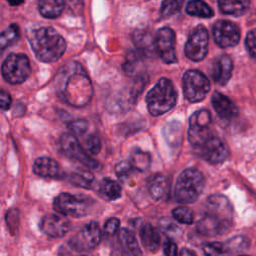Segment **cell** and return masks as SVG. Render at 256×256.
Listing matches in <instances>:
<instances>
[{"label":"cell","mask_w":256,"mask_h":256,"mask_svg":"<svg viewBox=\"0 0 256 256\" xmlns=\"http://www.w3.org/2000/svg\"><path fill=\"white\" fill-rule=\"evenodd\" d=\"M54 85L58 96L73 107L87 105L93 96L91 80L83 66L76 61H70L59 68Z\"/></svg>","instance_id":"obj_1"},{"label":"cell","mask_w":256,"mask_h":256,"mask_svg":"<svg viewBox=\"0 0 256 256\" xmlns=\"http://www.w3.org/2000/svg\"><path fill=\"white\" fill-rule=\"evenodd\" d=\"M233 223V209L229 200L222 195L207 198L204 209L197 222V230L208 237L224 234Z\"/></svg>","instance_id":"obj_2"},{"label":"cell","mask_w":256,"mask_h":256,"mask_svg":"<svg viewBox=\"0 0 256 256\" xmlns=\"http://www.w3.org/2000/svg\"><path fill=\"white\" fill-rule=\"evenodd\" d=\"M29 42L36 57L46 63L56 62L66 50L64 38L51 27H40L30 32Z\"/></svg>","instance_id":"obj_3"},{"label":"cell","mask_w":256,"mask_h":256,"mask_svg":"<svg viewBox=\"0 0 256 256\" xmlns=\"http://www.w3.org/2000/svg\"><path fill=\"white\" fill-rule=\"evenodd\" d=\"M177 101V92L171 80L161 78L146 95L148 111L152 116L162 115L171 110Z\"/></svg>","instance_id":"obj_4"},{"label":"cell","mask_w":256,"mask_h":256,"mask_svg":"<svg viewBox=\"0 0 256 256\" xmlns=\"http://www.w3.org/2000/svg\"><path fill=\"white\" fill-rule=\"evenodd\" d=\"M203 174L195 168H187L178 176L175 185V199L181 204L195 202L203 191Z\"/></svg>","instance_id":"obj_5"},{"label":"cell","mask_w":256,"mask_h":256,"mask_svg":"<svg viewBox=\"0 0 256 256\" xmlns=\"http://www.w3.org/2000/svg\"><path fill=\"white\" fill-rule=\"evenodd\" d=\"M2 76L10 84L24 82L31 73L29 59L24 54H10L2 64Z\"/></svg>","instance_id":"obj_6"},{"label":"cell","mask_w":256,"mask_h":256,"mask_svg":"<svg viewBox=\"0 0 256 256\" xmlns=\"http://www.w3.org/2000/svg\"><path fill=\"white\" fill-rule=\"evenodd\" d=\"M210 90L208 78L198 70H188L183 75V92L189 102L202 101Z\"/></svg>","instance_id":"obj_7"},{"label":"cell","mask_w":256,"mask_h":256,"mask_svg":"<svg viewBox=\"0 0 256 256\" xmlns=\"http://www.w3.org/2000/svg\"><path fill=\"white\" fill-rule=\"evenodd\" d=\"M211 114L206 109H201L194 112L189 119L188 140L195 148L203 143L212 132L210 130Z\"/></svg>","instance_id":"obj_8"},{"label":"cell","mask_w":256,"mask_h":256,"mask_svg":"<svg viewBox=\"0 0 256 256\" xmlns=\"http://www.w3.org/2000/svg\"><path fill=\"white\" fill-rule=\"evenodd\" d=\"M59 148L64 155L82 163L90 169L98 170L101 168V164L88 156V154H86L84 149L79 144L76 137L70 133H64L60 136Z\"/></svg>","instance_id":"obj_9"},{"label":"cell","mask_w":256,"mask_h":256,"mask_svg":"<svg viewBox=\"0 0 256 256\" xmlns=\"http://www.w3.org/2000/svg\"><path fill=\"white\" fill-rule=\"evenodd\" d=\"M209 36L207 29L203 25L196 26L184 47L186 56L192 61H201L205 58L208 52Z\"/></svg>","instance_id":"obj_10"},{"label":"cell","mask_w":256,"mask_h":256,"mask_svg":"<svg viewBox=\"0 0 256 256\" xmlns=\"http://www.w3.org/2000/svg\"><path fill=\"white\" fill-rule=\"evenodd\" d=\"M196 153L211 164H220L228 157V148L226 144L216 135H210L203 143L195 147Z\"/></svg>","instance_id":"obj_11"},{"label":"cell","mask_w":256,"mask_h":256,"mask_svg":"<svg viewBox=\"0 0 256 256\" xmlns=\"http://www.w3.org/2000/svg\"><path fill=\"white\" fill-rule=\"evenodd\" d=\"M101 240V229L98 223L91 221L84 225L69 241L70 246L77 251L94 249Z\"/></svg>","instance_id":"obj_12"},{"label":"cell","mask_w":256,"mask_h":256,"mask_svg":"<svg viewBox=\"0 0 256 256\" xmlns=\"http://www.w3.org/2000/svg\"><path fill=\"white\" fill-rule=\"evenodd\" d=\"M155 49L163 62L172 64L177 62L175 53V33L169 27H163L155 36Z\"/></svg>","instance_id":"obj_13"},{"label":"cell","mask_w":256,"mask_h":256,"mask_svg":"<svg viewBox=\"0 0 256 256\" xmlns=\"http://www.w3.org/2000/svg\"><path fill=\"white\" fill-rule=\"evenodd\" d=\"M53 208L60 214L72 217H82L87 213L86 202L70 193L59 194L54 199Z\"/></svg>","instance_id":"obj_14"},{"label":"cell","mask_w":256,"mask_h":256,"mask_svg":"<svg viewBox=\"0 0 256 256\" xmlns=\"http://www.w3.org/2000/svg\"><path fill=\"white\" fill-rule=\"evenodd\" d=\"M214 41L221 48L234 47L240 40V30L238 26L227 20L217 21L212 29Z\"/></svg>","instance_id":"obj_15"},{"label":"cell","mask_w":256,"mask_h":256,"mask_svg":"<svg viewBox=\"0 0 256 256\" xmlns=\"http://www.w3.org/2000/svg\"><path fill=\"white\" fill-rule=\"evenodd\" d=\"M41 231L53 238H60L67 234L70 229V222L63 216L57 214H47L40 222Z\"/></svg>","instance_id":"obj_16"},{"label":"cell","mask_w":256,"mask_h":256,"mask_svg":"<svg viewBox=\"0 0 256 256\" xmlns=\"http://www.w3.org/2000/svg\"><path fill=\"white\" fill-rule=\"evenodd\" d=\"M211 103L217 115L222 119L231 120L238 115V108L234 102L220 92L213 93Z\"/></svg>","instance_id":"obj_17"},{"label":"cell","mask_w":256,"mask_h":256,"mask_svg":"<svg viewBox=\"0 0 256 256\" xmlns=\"http://www.w3.org/2000/svg\"><path fill=\"white\" fill-rule=\"evenodd\" d=\"M245 238L238 237L230 240L227 243L222 242H210L203 245V252L205 256H231L233 253V247H244Z\"/></svg>","instance_id":"obj_18"},{"label":"cell","mask_w":256,"mask_h":256,"mask_svg":"<svg viewBox=\"0 0 256 256\" xmlns=\"http://www.w3.org/2000/svg\"><path fill=\"white\" fill-rule=\"evenodd\" d=\"M232 71V59L227 55H222L213 62L211 68V76L217 84L225 85L231 78Z\"/></svg>","instance_id":"obj_19"},{"label":"cell","mask_w":256,"mask_h":256,"mask_svg":"<svg viewBox=\"0 0 256 256\" xmlns=\"http://www.w3.org/2000/svg\"><path fill=\"white\" fill-rule=\"evenodd\" d=\"M33 171L36 175L44 178L61 177V169L59 164L49 157L37 158L33 164Z\"/></svg>","instance_id":"obj_20"},{"label":"cell","mask_w":256,"mask_h":256,"mask_svg":"<svg viewBox=\"0 0 256 256\" xmlns=\"http://www.w3.org/2000/svg\"><path fill=\"white\" fill-rule=\"evenodd\" d=\"M118 239L124 256H142V252L137 243V240L129 229H120Z\"/></svg>","instance_id":"obj_21"},{"label":"cell","mask_w":256,"mask_h":256,"mask_svg":"<svg viewBox=\"0 0 256 256\" xmlns=\"http://www.w3.org/2000/svg\"><path fill=\"white\" fill-rule=\"evenodd\" d=\"M142 244L145 248L151 252H156L160 248V235L155 227L150 223H143L139 230Z\"/></svg>","instance_id":"obj_22"},{"label":"cell","mask_w":256,"mask_h":256,"mask_svg":"<svg viewBox=\"0 0 256 256\" xmlns=\"http://www.w3.org/2000/svg\"><path fill=\"white\" fill-rule=\"evenodd\" d=\"M133 40L137 50H139L144 55L157 54L155 49V38L153 39L149 31L144 29L136 30L133 34Z\"/></svg>","instance_id":"obj_23"},{"label":"cell","mask_w":256,"mask_h":256,"mask_svg":"<svg viewBox=\"0 0 256 256\" xmlns=\"http://www.w3.org/2000/svg\"><path fill=\"white\" fill-rule=\"evenodd\" d=\"M167 187L168 181L163 174H153L147 180L148 192L154 200H160L166 194Z\"/></svg>","instance_id":"obj_24"},{"label":"cell","mask_w":256,"mask_h":256,"mask_svg":"<svg viewBox=\"0 0 256 256\" xmlns=\"http://www.w3.org/2000/svg\"><path fill=\"white\" fill-rule=\"evenodd\" d=\"M218 6L223 14L241 16L248 10L250 0H218Z\"/></svg>","instance_id":"obj_25"},{"label":"cell","mask_w":256,"mask_h":256,"mask_svg":"<svg viewBox=\"0 0 256 256\" xmlns=\"http://www.w3.org/2000/svg\"><path fill=\"white\" fill-rule=\"evenodd\" d=\"M182 126L178 121H171L166 123L163 128V136L167 144L172 148H178L182 143Z\"/></svg>","instance_id":"obj_26"},{"label":"cell","mask_w":256,"mask_h":256,"mask_svg":"<svg viewBox=\"0 0 256 256\" xmlns=\"http://www.w3.org/2000/svg\"><path fill=\"white\" fill-rule=\"evenodd\" d=\"M65 6V0H38L40 14L49 19L59 17Z\"/></svg>","instance_id":"obj_27"},{"label":"cell","mask_w":256,"mask_h":256,"mask_svg":"<svg viewBox=\"0 0 256 256\" xmlns=\"http://www.w3.org/2000/svg\"><path fill=\"white\" fill-rule=\"evenodd\" d=\"M144 54L139 50L130 51L123 64V70L128 76H136L144 66Z\"/></svg>","instance_id":"obj_28"},{"label":"cell","mask_w":256,"mask_h":256,"mask_svg":"<svg viewBox=\"0 0 256 256\" xmlns=\"http://www.w3.org/2000/svg\"><path fill=\"white\" fill-rule=\"evenodd\" d=\"M186 13L191 16L210 18L214 15L211 7L202 0H191L186 5Z\"/></svg>","instance_id":"obj_29"},{"label":"cell","mask_w":256,"mask_h":256,"mask_svg":"<svg viewBox=\"0 0 256 256\" xmlns=\"http://www.w3.org/2000/svg\"><path fill=\"white\" fill-rule=\"evenodd\" d=\"M99 192L108 200H116L121 196V187L118 182L104 178L99 184Z\"/></svg>","instance_id":"obj_30"},{"label":"cell","mask_w":256,"mask_h":256,"mask_svg":"<svg viewBox=\"0 0 256 256\" xmlns=\"http://www.w3.org/2000/svg\"><path fill=\"white\" fill-rule=\"evenodd\" d=\"M130 163L133 168L138 171H145L148 169L151 163V156L149 153L140 150L139 148L134 149L130 154Z\"/></svg>","instance_id":"obj_31"},{"label":"cell","mask_w":256,"mask_h":256,"mask_svg":"<svg viewBox=\"0 0 256 256\" xmlns=\"http://www.w3.org/2000/svg\"><path fill=\"white\" fill-rule=\"evenodd\" d=\"M20 37V29L19 26L15 23L10 24L5 30L1 32L0 35V47L2 50L7 48L8 46L13 45L18 41Z\"/></svg>","instance_id":"obj_32"},{"label":"cell","mask_w":256,"mask_h":256,"mask_svg":"<svg viewBox=\"0 0 256 256\" xmlns=\"http://www.w3.org/2000/svg\"><path fill=\"white\" fill-rule=\"evenodd\" d=\"M184 0H163L160 7V16L166 19L178 14L183 6Z\"/></svg>","instance_id":"obj_33"},{"label":"cell","mask_w":256,"mask_h":256,"mask_svg":"<svg viewBox=\"0 0 256 256\" xmlns=\"http://www.w3.org/2000/svg\"><path fill=\"white\" fill-rule=\"evenodd\" d=\"M69 180L71 181V183H73L77 186L89 188L94 180V177H93L92 173L87 172V171H82V172H75V173L70 174Z\"/></svg>","instance_id":"obj_34"},{"label":"cell","mask_w":256,"mask_h":256,"mask_svg":"<svg viewBox=\"0 0 256 256\" xmlns=\"http://www.w3.org/2000/svg\"><path fill=\"white\" fill-rule=\"evenodd\" d=\"M172 215L175 220L183 224L193 223V211L187 206H179L173 209Z\"/></svg>","instance_id":"obj_35"},{"label":"cell","mask_w":256,"mask_h":256,"mask_svg":"<svg viewBox=\"0 0 256 256\" xmlns=\"http://www.w3.org/2000/svg\"><path fill=\"white\" fill-rule=\"evenodd\" d=\"M85 145H86L87 150L93 155H97L101 151V148H102L101 140H100L99 136L96 134H90L86 138Z\"/></svg>","instance_id":"obj_36"},{"label":"cell","mask_w":256,"mask_h":256,"mask_svg":"<svg viewBox=\"0 0 256 256\" xmlns=\"http://www.w3.org/2000/svg\"><path fill=\"white\" fill-rule=\"evenodd\" d=\"M159 228L160 230L167 234V235H171V234H176V232L179 231V227L169 218H161L159 221Z\"/></svg>","instance_id":"obj_37"},{"label":"cell","mask_w":256,"mask_h":256,"mask_svg":"<svg viewBox=\"0 0 256 256\" xmlns=\"http://www.w3.org/2000/svg\"><path fill=\"white\" fill-rule=\"evenodd\" d=\"M245 45L249 54L253 58H256V28L250 30L247 33L246 39H245Z\"/></svg>","instance_id":"obj_38"},{"label":"cell","mask_w":256,"mask_h":256,"mask_svg":"<svg viewBox=\"0 0 256 256\" xmlns=\"http://www.w3.org/2000/svg\"><path fill=\"white\" fill-rule=\"evenodd\" d=\"M68 126L73 133L77 135H82L88 129V122L85 119H76L73 120Z\"/></svg>","instance_id":"obj_39"},{"label":"cell","mask_w":256,"mask_h":256,"mask_svg":"<svg viewBox=\"0 0 256 256\" xmlns=\"http://www.w3.org/2000/svg\"><path fill=\"white\" fill-rule=\"evenodd\" d=\"M133 170H134V168H133L132 164L130 163V161L129 162L128 161H122V162H119L115 166L116 174L120 178H124V177L129 176Z\"/></svg>","instance_id":"obj_40"},{"label":"cell","mask_w":256,"mask_h":256,"mask_svg":"<svg viewBox=\"0 0 256 256\" xmlns=\"http://www.w3.org/2000/svg\"><path fill=\"white\" fill-rule=\"evenodd\" d=\"M119 226H120V220L118 218L116 217L109 218L104 224V228H103L104 233L107 235H113L119 230Z\"/></svg>","instance_id":"obj_41"},{"label":"cell","mask_w":256,"mask_h":256,"mask_svg":"<svg viewBox=\"0 0 256 256\" xmlns=\"http://www.w3.org/2000/svg\"><path fill=\"white\" fill-rule=\"evenodd\" d=\"M163 250L165 256H177V245L171 239H167L164 242Z\"/></svg>","instance_id":"obj_42"},{"label":"cell","mask_w":256,"mask_h":256,"mask_svg":"<svg viewBox=\"0 0 256 256\" xmlns=\"http://www.w3.org/2000/svg\"><path fill=\"white\" fill-rule=\"evenodd\" d=\"M11 103H12V99H11V96L10 94L5 91V90H1V93H0V106H1V109L2 110H8L11 106Z\"/></svg>","instance_id":"obj_43"},{"label":"cell","mask_w":256,"mask_h":256,"mask_svg":"<svg viewBox=\"0 0 256 256\" xmlns=\"http://www.w3.org/2000/svg\"><path fill=\"white\" fill-rule=\"evenodd\" d=\"M69 8L76 14H79L80 11L83 9L84 0H66Z\"/></svg>","instance_id":"obj_44"},{"label":"cell","mask_w":256,"mask_h":256,"mask_svg":"<svg viewBox=\"0 0 256 256\" xmlns=\"http://www.w3.org/2000/svg\"><path fill=\"white\" fill-rule=\"evenodd\" d=\"M180 256H197L192 250L188 249V248H183L180 251Z\"/></svg>","instance_id":"obj_45"},{"label":"cell","mask_w":256,"mask_h":256,"mask_svg":"<svg viewBox=\"0 0 256 256\" xmlns=\"http://www.w3.org/2000/svg\"><path fill=\"white\" fill-rule=\"evenodd\" d=\"M11 6H18L24 2V0H7Z\"/></svg>","instance_id":"obj_46"},{"label":"cell","mask_w":256,"mask_h":256,"mask_svg":"<svg viewBox=\"0 0 256 256\" xmlns=\"http://www.w3.org/2000/svg\"><path fill=\"white\" fill-rule=\"evenodd\" d=\"M240 256H248V255H240Z\"/></svg>","instance_id":"obj_47"}]
</instances>
